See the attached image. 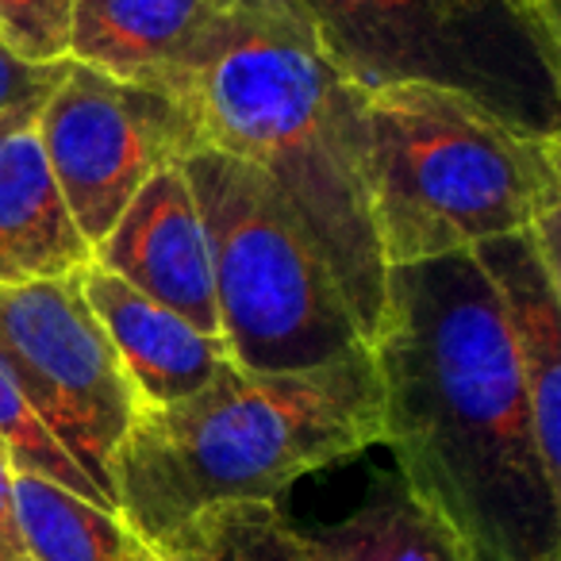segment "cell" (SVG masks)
<instances>
[{"label": "cell", "mask_w": 561, "mask_h": 561, "mask_svg": "<svg viewBox=\"0 0 561 561\" xmlns=\"http://www.w3.org/2000/svg\"><path fill=\"white\" fill-rule=\"evenodd\" d=\"M369 358L400 481L473 561H561V484L535 443L492 280L469 250L389 265Z\"/></svg>", "instance_id": "obj_1"}, {"label": "cell", "mask_w": 561, "mask_h": 561, "mask_svg": "<svg viewBox=\"0 0 561 561\" xmlns=\"http://www.w3.org/2000/svg\"><path fill=\"white\" fill-rule=\"evenodd\" d=\"M170 101L201 147L257 170L328 262L369 346L385 262L362 170V89L320 47L297 0H231L216 39Z\"/></svg>", "instance_id": "obj_2"}, {"label": "cell", "mask_w": 561, "mask_h": 561, "mask_svg": "<svg viewBox=\"0 0 561 561\" xmlns=\"http://www.w3.org/2000/svg\"><path fill=\"white\" fill-rule=\"evenodd\" d=\"M381 443V385L369 346L297 374L231 358L204 389L131 415L112 458L116 512L142 542L219 504L277 500L293 481Z\"/></svg>", "instance_id": "obj_3"}, {"label": "cell", "mask_w": 561, "mask_h": 561, "mask_svg": "<svg viewBox=\"0 0 561 561\" xmlns=\"http://www.w3.org/2000/svg\"><path fill=\"white\" fill-rule=\"evenodd\" d=\"M358 112L385 270L530 231L561 208V139L519 135L435 85L362 89Z\"/></svg>", "instance_id": "obj_4"}, {"label": "cell", "mask_w": 561, "mask_h": 561, "mask_svg": "<svg viewBox=\"0 0 561 561\" xmlns=\"http://www.w3.org/2000/svg\"><path fill=\"white\" fill-rule=\"evenodd\" d=\"M358 89L435 85L535 139L561 135L558 0H297Z\"/></svg>", "instance_id": "obj_5"}, {"label": "cell", "mask_w": 561, "mask_h": 561, "mask_svg": "<svg viewBox=\"0 0 561 561\" xmlns=\"http://www.w3.org/2000/svg\"><path fill=\"white\" fill-rule=\"evenodd\" d=\"M178 165L201 211L219 335L234 366L297 374L366 346L328 262L262 173L211 147Z\"/></svg>", "instance_id": "obj_6"}, {"label": "cell", "mask_w": 561, "mask_h": 561, "mask_svg": "<svg viewBox=\"0 0 561 561\" xmlns=\"http://www.w3.org/2000/svg\"><path fill=\"white\" fill-rule=\"evenodd\" d=\"M0 362L50 435L116 504L112 458L131 427L135 400L78 273L0 289Z\"/></svg>", "instance_id": "obj_7"}, {"label": "cell", "mask_w": 561, "mask_h": 561, "mask_svg": "<svg viewBox=\"0 0 561 561\" xmlns=\"http://www.w3.org/2000/svg\"><path fill=\"white\" fill-rule=\"evenodd\" d=\"M35 139L89 250L104 242L131 196L165 165L201 150L178 101L73 62L35 119Z\"/></svg>", "instance_id": "obj_8"}, {"label": "cell", "mask_w": 561, "mask_h": 561, "mask_svg": "<svg viewBox=\"0 0 561 561\" xmlns=\"http://www.w3.org/2000/svg\"><path fill=\"white\" fill-rule=\"evenodd\" d=\"M93 262L165 312L181 316L201 335L224 339L204 224L181 165L158 170L131 196L116 227L93 250Z\"/></svg>", "instance_id": "obj_9"}, {"label": "cell", "mask_w": 561, "mask_h": 561, "mask_svg": "<svg viewBox=\"0 0 561 561\" xmlns=\"http://www.w3.org/2000/svg\"><path fill=\"white\" fill-rule=\"evenodd\" d=\"M227 9L231 0H78L70 58L112 81L173 96Z\"/></svg>", "instance_id": "obj_10"}, {"label": "cell", "mask_w": 561, "mask_h": 561, "mask_svg": "<svg viewBox=\"0 0 561 561\" xmlns=\"http://www.w3.org/2000/svg\"><path fill=\"white\" fill-rule=\"evenodd\" d=\"M78 289L116 351L135 412L170 408L193 397L231 358L224 339L201 335L104 265L89 262L85 270H78Z\"/></svg>", "instance_id": "obj_11"}, {"label": "cell", "mask_w": 561, "mask_h": 561, "mask_svg": "<svg viewBox=\"0 0 561 561\" xmlns=\"http://www.w3.org/2000/svg\"><path fill=\"white\" fill-rule=\"evenodd\" d=\"M469 254L492 280L512 331L542 466L561 484V280L542 265L530 231L477 242Z\"/></svg>", "instance_id": "obj_12"}, {"label": "cell", "mask_w": 561, "mask_h": 561, "mask_svg": "<svg viewBox=\"0 0 561 561\" xmlns=\"http://www.w3.org/2000/svg\"><path fill=\"white\" fill-rule=\"evenodd\" d=\"M93 250L62 204L35 127L0 139V289L73 277Z\"/></svg>", "instance_id": "obj_13"}, {"label": "cell", "mask_w": 561, "mask_h": 561, "mask_svg": "<svg viewBox=\"0 0 561 561\" xmlns=\"http://www.w3.org/2000/svg\"><path fill=\"white\" fill-rule=\"evenodd\" d=\"M308 561H473L458 535L400 477H377L358 512L300 530Z\"/></svg>", "instance_id": "obj_14"}, {"label": "cell", "mask_w": 561, "mask_h": 561, "mask_svg": "<svg viewBox=\"0 0 561 561\" xmlns=\"http://www.w3.org/2000/svg\"><path fill=\"white\" fill-rule=\"evenodd\" d=\"M16 519L35 561H165L116 512L39 477L12 473Z\"/></svg>", "instance_id": "obj_15"}, {"label": "cell", "mask_w": 561, "mask_h": 561, "mask_svg": "<svg viewBox=\"0 0 561 561\" xmlns=\"http://www.w3.org/2000/svg\"><path fill=\"white\" fill-rule=\"evenodd\" d=\"M150 546L165 561H308L300 527L273 500L208 507Z\"/></svg>", "instance_id": "obj_16"}, {"label": "cell", "mask_w": 561, "mask_h": 561, "mask_svg": "<svg viewBox=\"0 0 561 561\" xmlns=\"http://www.w3.org/2000/svg\"><path fill=\"white\" fill-rule=\"evenodd\" d=\"M0 458L9 461L12 473L39 477V481H50L58 489L73 492V496L89 500V504L104 507V512H116V504L89 481L85 469L70 458V450L50 435L39 412L27 404L20 385L4 369V362H0Z\"/></svg>", "instance_id": "obj_17"}, {"label": "cell", "mask_w": 561, "mask_h": 561, "mask_svg": "<svg viewBox=\"0 0 561 561\" xmlns=\"http://www.w3.org/2000/svg\"><path fill=\"white\" fill-rule=\"evenodd\" d=\"M78 0H0V43L27 62H66Z\"/></svg>", "instance_id": "obj_18"}, {"label": "cell", "mask_w": 561, "mask_h": 561, "mask_svg": "<svg viewBox=\"0 0 561 561\" xmlns=\"http://www.w3.org/2000/svg\"><path fill=\"white\" fill-rule=\"evenodd\" d=\"M66 70H70V58L66 62H27L0 43V139L35 127L43 104L66 81Z\"/></svg>", "instance_id": "obj_19"}, {"label": "cell", "mask_w": 561, "mask_h": 561, "mask_svg": "<svg viewBox=\"0 0 561 561\" xmlns=\"http://www.w3.org/2000/svg\"><path fill=\"white\" fill-rule=\"evenodd\" d=\"M0 561H35L24 542L16 519V496H12V469L0 458Z\"/></svg>", "instance_id": "obj_20"}]
</instances>
